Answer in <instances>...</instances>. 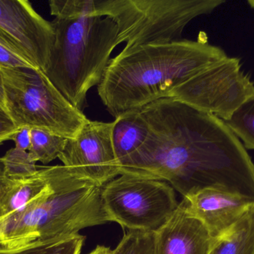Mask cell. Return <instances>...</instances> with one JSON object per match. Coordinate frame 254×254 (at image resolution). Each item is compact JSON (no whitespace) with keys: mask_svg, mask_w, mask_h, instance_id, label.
<instances>
[{"mask_svg":"<svg viewBox=\"0 0 254 254\" xmlns=\"http://www.w3.org/2000/svg\"><path fill=\"white\" fill-rule=\"evenodd\" d=\"M140 111L149 135L121 163V174L169 182L184 198L213 189L254 202V162L223 120L173 98Z\"/></svg>","mask_w":254,"mask_h":254,"instance_id":"obj_1","label":"cell"},{"mask_svg":"<svg viewBox=\"0 0 254 254\" xmlns=\"http://www.w3.org/2000/svg\"><path fill=\"white\" fill-rule=\"evenodd\" d=\"M228 57L204 38L122 51L110 60L98 86V95L109 113L117 118L168 98L175 88Z\"/></svg>","mask_w":254,"mask_h":254,"instance_id":"obj_2","label":"cell"},{"mask_svg":"<svg viewBox=\"0 0 254 254\" xmlns=\"http://www.w3.org/2000/svg\"><path fill=\"white\" fill-rule=\"evenodd\" d=\"M103 187L68 167L55 166L46 192L0 219V249L71 237L111 222L103 204Z\"/></svg>","mask_w":254,"mask_h":254,"instance_id":"obj_3","label":"cell"},{"mask_svg":"<svg viewBox=\"0 0 254 254\" xmlns=\"http://www.w3.org/2000/svg\"><path fill=\"white\" fill-rule=\"evenodd\" d=\"M55 42L43 73L83 113L91 88L99 85L118 46V26L107 16L55 17Z\"/></svg>","mask_w":254,"mask_h":254,"instance_id":"obj_4","label":"cell"},{"mask_svg":"<svg viewBox=\"0 0 254 254\" xmlns=\"http://www.w3.org/2000/svg\"><path fill=\"white\" fill-rule=\"evenodd\" d=\"M224 0H83L84 16H107L118 26L123 51L182 40L188 23L209 14Z\"/></svg>","mask_w":254,"mask_h":254,"instance_id":"obj_5","label":"cell"},{"mask_svg":"<svg viewBox=\"0 0 254 254\" xmlns=\"http://www.w3.org/2000/svg\"><path fill=\"white\" fill-rule=\"evenodd\" d=\"M4 108L18 128H37L74 138L88 121L37 69L0 68Z\"/></svg>","mask_w":254,"mask_h":254,"instance_id":"obj_6","label":"cell"},{"mask_svg":"<svg viewBox=\"0 0 254 254\" xmlns=\"http://www.w3.org/2000/svg\"><path fill=\"white\" fill-rule=\"evenodd\" d=\"M102 200L111 222L129 231L154 234L179 204L174 189L164 180L128 173L104 185Z\"/></svg>","mask_w":254,"mask_h":254,"instance_id":"obj_7","label":"cell"},{"mask_svg":"<svg viewBox=\"0 0 254 254\" xmlns=\"http://www.w3.org/2000/svg\"><path fill=\"white\" fill-rule=\"evenodd\" d=\"M254 95V82L242 70L240 60L228 57L175 88L168 98L183 101L225 122Z\"/></svg>","mask_w":254,"mask_h":254,"instance_id":"obj_8","label":"cell"},{"mask_svg":"<svg viewBox=\"0 0 254 254\" xmlns=\"http://www.w3.org/2000/svg\"><path fill=\"white\" fill-rule=\"evenodd\" d=\"M0 42L44 72L55 42L52 22L26 0H0Z\"/></svg>","mask_w":254,"mask_h":254,"instance_id":"obj_9","label":"cell"},{"mask_svg":"<svg viewBox=\"0 0 254 254\" xmlns=\"http://www.w3.org/2000/svg\"><path fill=\"white\" fill-rule=\"evenodd\" d=\"M113 122L88 119L59 156L64 166L104 186L121 174L112 141Z\"/></svg>","mask_w":254,"mask_h":254,"instance_id":"obj_10","label":"cell"},{"mask_svg":"<svg viewBox=\"0 0 254 254\" xmlns=\"http://www.w3.org/2000/svg\"><path fill=\"white\" fill-rule=\"evenodd\" d=\"M182 202L216 239L229 232L254 207L251 200L213 189H203L185 197Z\"/></svg>","mask_w":254,"mask_h":254,"instance_id":"obj_11","label":"cell"},{"mask_svg":"<svg viewBox=\"0 0 254 254\" xmlns=\"http://www.w3.org/2000/svg\"><path fill=\"white\" fill-rule=\"evenodd\" d=\"M219 240L181 202L168 222L154 234L153 254H212Z\"/></svg>","mask_w":254,"mask_h":254,"instance_id":"obj_12","label":"cell"},{"mask_svg":"<svg viewBox=\"0 0 254 254\" xmlns=\"http://www.w3.org/2000/svg\"><path fill=\"white\" fill-rule=\"evenodd\" d=\"M112 141L119 166L140 149L149 135V126L140 109L128 110L113 122Z\"/></svg>","mask_w":254,"mask_h":254,"instance_id":"obj_13","label":"cell"},{"mask_svg":"<svg viewBox=\"0 0 254 254\" xmlns=\"http://www.w3.org/2000/svg\"><path fill=\"white\" fill-rule=\"evenodd\" d=\"M54 167H40L28 178L17 180L0 202V219L20 210L50 188L55 174Z\"/></svg>","mask_w":254,"mask_h":254,"instance_id":"obj_14","label":"cell"},{"mask_svg":"<svg viewBox=\"0 0 254 254\" xmlns=\"http://www.w3.org/2000/svg\"><path fill=\"white\" fill-rule=\"evenodd\" d=\"M212 254H254V207L219 239Z\"/></svg>","mask_w":254,"mask_h":254,"instance_id":"obj_15","label":"cell"},{"mask_svg":"<svg viewBox=\"0 0 254 254\" xmlns=\"http://www.w3.org/2000/svg\"><path fill=\"white\" fill-rule=\"evenodd\" d=\"M85 240V237L77 234L34 242L21 247L0 249V254H80Z\"/></svg>","mask_w":254,"mask_h":254,"instance_id":"obj_16","label":"cell"},{"mask_svg":"<svg viewBox=\"0 0 254 254\" xmlns=\"http://www.w3.org/2000/svg\"><path fill=\"white\" fill-rule=\"evenodd\" d=\"M67 139L49 131L32 128L29 152L36 162L48 164L59 158Z\"/></svg>","mask_w":254,"mask_h":254,"instance_id":"obj_17","label":"cell"},{"mask_svg":"<svg viewBox=\"0 0 254 254\" xmlns=\"http://www.w3.org/2000/svg\"><path fill=\"white\" fill-rule=\"evenodd\" d=\"M0 163L2 164L4 175L14 181L31 177L40 168L36 165L37 162L29 152L16 148L9 149L2 158H0Z\"/></svg>","mask_w":254,"mask_h":254,"instance_id":"obj_18","label":"cell"},{"mask_svg":"<svg viewBox=\"0 0 254 254\" xmlns=\"http://www.w3.org/2000/svg\"><path fill=\"white\" fill-rule=\"evenodd\" d=\"M225 123L243 140L246 149L254 150V95L242 104Z\"/></svg>","mask_w":254,"mask_h":254,"instance_id":"obj_19","label":"cell"},{"mask_svg":"<svg viewBox=\"0 0 254 254\" xmlns=\"http://www.w3.org/2000/svg\"><path fill=\"white\" fill-rule=\"evenodd\" d=\"M0 68L37 69L0 42ZM38 70V69H37Z\"/></svg>","mask_w":254,"mask_h":254,"instance_id":"obj_20","label":"cell"},{"mask_svg":"<svg viewBox=\"0 0 254 254\" xmlns=\"http://www.w3.org/2000/svg\"><path fill=\"white\" fill-rule=\"evenodd\" d=\"M18 129L6 109L0 105V145L10 140Z\"/></svg>","mask_w":254,"mask_h":254,"instance_id":"obj_21","label":"cell"},{"mask_svg":"<svg viewBox=\"0 0 254 254\" xmlns=\"http://www.w3.org/2000/svg\"><path fill=\"white\" fill-rule=\"evenodd\" d=\"M15 143V148L28 152L31 143V129L27 127L19 128L10 137Z\"/></svg>","mask_w":254,"mask_h":254,"instance_id":"obj_22","label":"cell"},{"mask_svg":"<svg viewBox=\"0 0 254 254\" xmlns=\"http://www.w3.org/2000/svg\"><path fill=\"white\" fill-rule=\"evenodd\" d=\"M16 181L7 178L2 170H0V202L5 194L16 184Z\"/></svg>","mask_w":254,"mask_h":254,"instance_id":"obj_23","label":"cell"},{"mask_svg":"<svg viewBox=\"0 0 254 254\" xmlns=\"http://www.w3.org/2000/svg\"><path fill=\"white\" fill-rule=\"evenodd\" d=\"M113 250L110 248L104 246H98L89 254H112Z\"/></svg>","mask_w":254,"mask_h":254,"instance_id":"obj_24","label":"cell"},{"mask_svg":"<svg viewBox=\"0 0 254 254\" xmlns=\"http://www.w3.org/2000/svg\"><path fill=\"white\" fill-rule=\"evenodd\" d=\"M0 105L4 107V89H3L2 77H1V71H0Z\"/></svg>","mask_w":254,"mask_h":254,"instance_id":"obj_25","label":"cell"},{"mask_svg":"<svg viewBox=\"0 0 254 254\" xmlns=\"http://www.w3.org/2000/svg\"><path fill=\"white\" fill-rule=\"evenodd\" d=\"M248 2H249V4L254 9V0H249Z\"/></svg>","mask_w":254,"mask_h":254,"instance_id":"obj_26","label":"cell"}]
</instances>
